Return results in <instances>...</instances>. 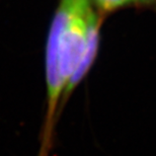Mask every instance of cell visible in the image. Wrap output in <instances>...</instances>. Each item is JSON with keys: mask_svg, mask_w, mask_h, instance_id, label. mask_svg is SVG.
Segmentation results:
<instances>
[{"mask_svg": "<svg viewBox=\"0 0 156 156\" xmlns=\"http://www.w3.org/2000/svg\"><path fill=\"white\" fill-rule=\"evenodd\" d=\"M99 27H101V20L96 15L95 12L92 10L90 12L88 18L85 49H84V52L79 63L77 64L75 70L73 71L72 75L69 78V80H68L66 86L64 88L63 94H62L60 99V104H59L58 118L60 117L61 112L65 107V105H66V102L68 101V98L71 95V93L79 85V83L82 81L83 78L86 76L91 65L94 62L99 44Z\"/></svg>", "mask_w": 156, "mask_h": 156, "instance_id": "1", "label": "cell"}, {"mask_svg": "<svg viewBox=\"0 0 156 156\" xmlns=\"http://www.w3.org/2000/svg\"><path fill=\"white\" fill-rule=\"evenodd\" d=\"M93 1L101 11L108 12L129 4L132 2V0H93Z\"/></svg>", "mask_w": 156, "mask_h": 156, "instance_id": "2", "label": "cell"}, {"mask_svg": "<svg viewBox=\"0 0 156 156\" xmlns=\"http://www.w3.org/2000/svg\"><path fill=\"white\" fill-rule=\"evenodd\" d=\"M132 2H135L137 4L142 6H148V7L156 8V0H132Z\"/></svg>", "mask_w": 156, "mask_h": 156, "instance_id": "3", "label": "cell"}]
</instances>
